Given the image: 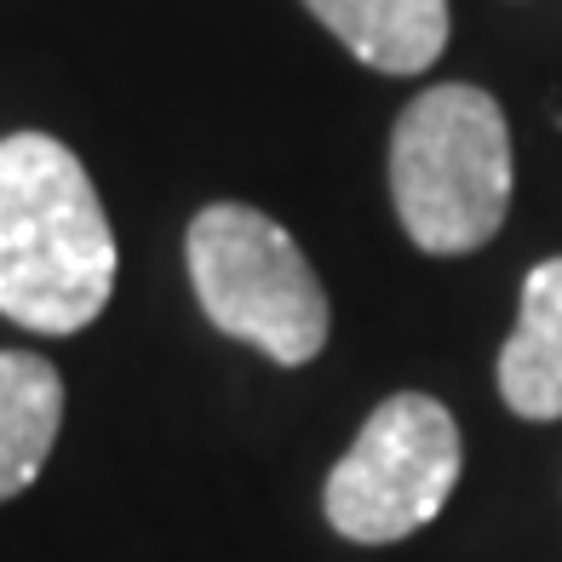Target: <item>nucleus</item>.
Wrapping results in <instances>:
<instances>
[{
  "label": "nucleus",
  "instance_id": "4",
  "mask_svg": "<svg viewBox=\"0 0 562 562\" xmlns=\"http://www.w3.org/2000/svg\"><path fill=\"white\" fill-rule=\"evenodd\" d=\"M459 482V425L437 396L396 391L368 414L327 476V522L356 546L419 533Z\"/></svg>",
  "mask_w": 562,
  "mask_h": 562
},
{
  "label": "nucleus",
  "instance_id": "6",
  "mask_svg": "<svg viewBox=\"0 0 562 562\" xmlns=\"http://www.w3.org/2000/svg\"><path fill=\"white\" fill-rule=\"evenodd\" d=\"M499 396L522 419H562V259L522 281L517 327L499 350Z\"/></svg>",
  "mask_w": 562,
  "mask_h": 562
},
{
  "label": "nucleus",
  "instance_id": "1",
  "mask_svg": "<svg viewBox=\"0 0 562 562\" xmlns=\"http://www.w3.org/2000/svg\"><path fill=\"white\" fill-rule=\"evenodd\" d=\"M115 293V229L87 167L53 133L0 138V316L81 334Z\"/></svg>",
  "mask_w": 562,
  "mask_h": 562
},
{
  "label": "nucleus",
  "instance_id": "2",
  "mask_svg": "<svg viewBox=\"0 0 562 562\" xmlns=\"http://www.w3.org/2000/svg\"><path fill=\"white\" fill-rule=\"evenodd\" d=\"M396 218L419 252L459 259L499 236L510 207V133L482 87H425L391 133Z\"/></svg>",
  "mask_w": 562,
  "mask_h": 562
},
{
  "label": "nucleus",
  "instance_id": "5",
  "mask_svg": "<svg viewBox=\"0 0 562 562\" xmlns=\"http://www.w3.org/2000/svg\"><path fill=\"white\" fill-rule=\"evenodd\" d=\"M356 64L379 75H419L448 46V0H304Z\"/></svg>",
  "mask_w": 562,
  "mask_h": 562
},
{
  "label": "nucleus",
  "instance_id": "3",
  "mask_svg": "<svg viewBox=\"0 0 562 562\" xmlns=\"http://www.w3.org/2000/svg\"><path fill=\"white\" fill-rule=\"evenodd\" d=\"M184 252L195 299L218 334L265 350L281 368H304L322 356L327 327H334L327 293L299 241L270 213L213 201L195 213Z\"/></svg>",
  "mask_w": 562,
  "mask_h": 562
},
{
  "label": "nucleus",
  "instance_id": "7",
  "mask_svg": "<svg viewBox=\"0 0 562 562\" xmlns=\"http://www.w3.org/2000/svg\"><path fill=\"white\" fill-rule=\"evenodd\" d=\"M64 425V379L35 350H0V499L41 476Z\"/></svg>",
  "mask_w": 562,
  "mask_h": 562
}]
</instances>
